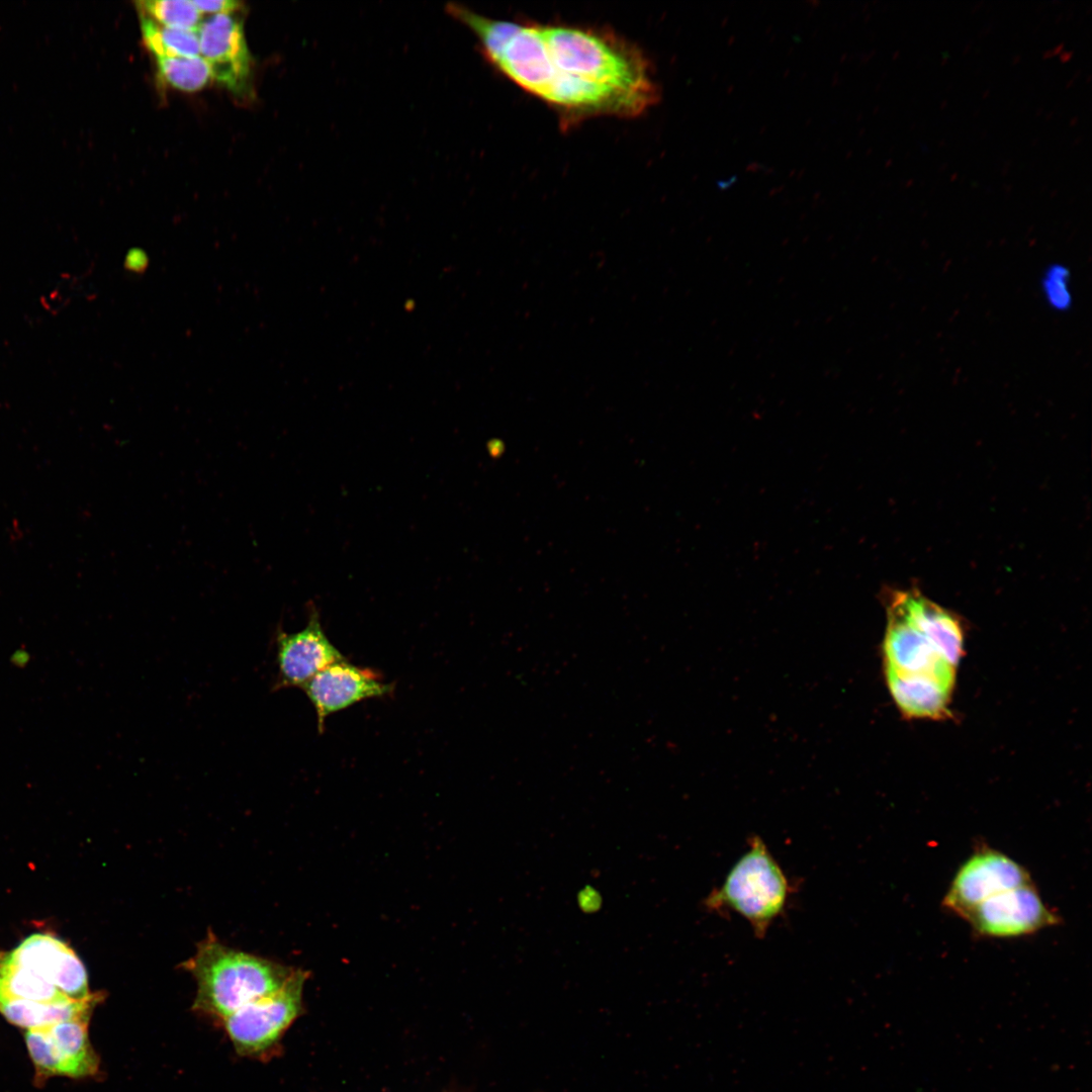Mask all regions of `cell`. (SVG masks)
Listing matches in <instances>:
<instances>
[{"label": "cell", "mask_w": 1092, "mask_h": 1092, "mask_svg": "<svg viewBox=\"0 0 1092 1092\" xmlns=\"http://www.w3.org/2000/svg\"><path fill=\"white\" fill-rule=\"evenodd\" d=\"M124 266L131 272L141 273L145 271L148 266L147 254L140 249L128 251L125 256Z\"/></svg>", "instance_id": "7402d4cb"}, {"label": "cell", "mask_w": 1092, "mask_h": 1092, "mask_svg": "<svg viewBox=\"0 0 1092 1092\" xmlns=\"http://www.w3.org/2000/svg\"><path fill=\"white\" fill-rule=\"evenodd\" d=\"M308 972L294 969L276 991L241 1007L222 1022L237 1054L259 1058L269 1053L303 1010Z\"/></svg>", "instance_id": "277c9868"}, {"label": "cell", "mask_w": 1092, "mask_h": 1092, "mask_svg": "<svg viewBox=\"0 0 1092 1092\" xmlns=\"http://www.w3.org/2000/svg\"><path fill=\"white\" fill-rule=\"evenodd\" d=\"M88 1024L89 1019H73L26 1031L37 1078H86L98 1073L99 1058L90 1042Z\"/></svg>", "instance_id": "5b68a950"}, {"label": "cell", "mask_w": 1092, "mask_h": 1092, "mask_svg": "<svg viewBox=\"0 0 1092 1092\" xmlns=\"http://www.w3.org/2000/svg\"><path fill=\"white\" fill-rule=\"evenodd\" d=\"M911 623L953 667L963 656L964 635L959 619L917 589L895 590Z\"/></svg>", "instance_id": "4fadbf2b"}, {"label": "cell", "mask_w": 1092, "mask_h": 1092, "mask_svg": "<svg viewBox=\"0 0 1092 1092\" xmlns=\"http://www.w3.org/2000/svg\"><path fill=\"white\" fill-rule=\"evenodd\" d=\"M642 53L614 32L537 24L512 46L506 76L553 107L565 124L599 115L635 116L659 89Z\"/></svg>", "instance_id": "6da1fadb"}, {"label": "cell", "mask_w": 1092, "mask_h": 1092, "mask_svg": "<svg viewBox=\"0 0 1092 1092\" xmlns=\"http://www.w3.org/2000/svg\"><path fill=\"white\" fill-rule=\"evenodd\" d=\"M886 599L887 629L883 642L884 666L898 672L927 675L953 689L956 667L911 623L895 590Z\"/></svg>", "instance_id": "ba28073f"}, {"label": "cell", "mask_w": 1092, "mask_h": 1092, "mask_svg": "<svg viewBox=\"0 0 1092 1092\" xmlns=\"http://www.w3.org/2000/svg\"><path fill=\"white\" fill-rule=\"evenodd\" d=\"M196 981L193 1009L223 1021L246 1004L278 990L293 968L234 949L208 931L181 965Z\"/></svg>", "instance_id": "7a4b0ae2"}, {"label": "cell", "mask_w": 1092, "mask_h": 1092, "mask_svg": "<svg viewBox=\"0 0 1092 1092\" xmlns=\"http://www.w3.org/2000/svg\"><path fill=\"white\" fill-rule=\"evenodd\" d=\"M16 965L39 975L72 1000H87L90 993L86 969L76 952L50 934L35 933L7 952Z\"/></svg>", "instance_id": "7c38bea8"}, {"label": "cell", "mask_w": 1092, "mask_h": 1092, "mask_svg": "<svg viewBox=\"0 0 1092 1092\" xmlns=\"http://www.w3.org/2000/svg\"><path fill=\"white\" fill-rule=\"evenodd\" d=\"M0 998L43 1002L70 999L39 975L14 964L7 953L0 954Z\"/></svg>", "instance_id": "2e32d148"}, {"label": "cell", "mask_w": 1092, "mask_h": 1092, "mask_svg": "<svg viewBox=\"0 0 1092 1092\" xmlns=\"http://www.w3.org/2000/svg\"><path fill=\"white\" fill-rule=\"evenodd\" d=\"M317 716V729L324 731L328 716L360 701L391 694L393 686L385 684L375 671L338 660L316 673L302 688Z\"/></svg>", "instance_id": "30bf717a"}, {"label": "cell", "mask_w": 1092, "mask_h": 1092, "mask_svg": "<svg viewBox=\"0 0 1092 1092\" xmlns=\"http://www.w3.org/2000/svg\"><path fill=\"white\" fill-rule=\"evenodd\" d=\"M792 887L783 869L757 835L728 872L719 888L705 900L711 911L738 914L763 937L770 925L785 913Z\"/></svg>", "instance_id": "3957f363"}, {"label": "cell", "mask_w": 1092, "mask_h": 1092, "mask_svg": "<svg viewBox=\"0 0 1092 1092\" xmlns=\"http://www.w3.org/2000/svg\"><path fill=\"white\" fill-rule=\"evenodd\" d=\"M1031 883L1024 867L997 849L983 846L958 869L942 904L963 918L981 902Z\"/></svg>", "instance_id": "8992f818"}, {"label": "cell", "mask_w": 1092, "mask_h": 1092, "mask_svg": "<svg viewBox=\"0 0 1092 1092\" xmlns=\"http://www.w3.org/2000/svg\"><path fill=\"white\" fill-rule=\"evenodd\" d=\"M159 76L169 86L195 92L211 80L210 69L201 56L156 58Z\"/></svg>", "instance_id": "ac0fdd59"}, {"label": "cell", "mask_w": 1092, "mask_h": 1092, "mask_svg": "<svg viewBox=\"0 0 1092 1092\" xmlns=\"http://www.w3.org/2000/svg\"><path fill=\"white\" fill-rule=\"evenodd\" d=\"M140 16L143 40L156 58L200 56L197 31L166 27L147 16Z\"/></svg>", "instance_id": "e0dca14e"}, {"label": "cell", "mask_w": 1092, "mask_h": 1092, "mask_svg": "<svg viewBox=\"0 0 1092 1092\" xmlns=\"http://www.w3.org/2000/svg\"><path fill=\"white\" fill-rule=\"evenodd\" d=\"M884 669L890 694L906 717L939 720L950 715L951 689L927 675Z\"/></svg>", "instance_id": "5bb4252c"}, {"label": "cell", "mask_w": 1092, "mask_h": 1092, "mask_svg": "<svg viewBox=\"0 0 1092 1092\" xmlns=\"http://www.w3.org/2000/svg\"><path fill=\"white\" fill-rule=\"evenodd\" d=\"M343 658L325 634L318 614L312 609L306 626L300 631H277L275 689L303 688L322 669Z\"/></svg>", "instance_id": "8fae6325"}, {"label": "cell", "mask_w": 1092, "mask_h": 1092, "mask_svg": "<svg viewBox=\"0 0 1092 1092\" xmlns=\"http://www.w3.org/2000/svg\"><path fill=\"white\" fill-rule=\"evenodd\" d=\"M1069 270L1060 264L1050 266L1042 277L1041 290L1049 305L1056 310H1065L1072 302L1069 287Z\"/></svg>", "instance_id": "ffe728a7"}, {"label": "cell", "mask_w": 1092, "mask_h": 1092, "mask_svg": "<svg viewBox=\"0 0 1092 1092\" xmlns=\"http://www.w3.org/2000/svg\"><path fill=\"white\" fill-rule=\"evenodd\" d=\"M100 995L55 1002L0 998V1012L12 1024L33 1029L73 1019H89Z\"/></svg>", "instance_id": "9a60e30c"}, {"label": "cell", "mask_w": 1092, "mask_h": 1092, "mask_svg": "<svg viewBox=\"0 0 1092 1092\" xmlns=\"http://www.w3.org/2000/svg\"><path fill=\"white\" fill-rule=\"evenodd\" d=\"M981 936L1008 938L1035 933L1059 923L1033 883L999 893L964 917Z\"/></svg>", "instance_id": "52a82bcc"}, {"label": "cell", "mask_w": 1092, "mask_h": 1092, "mask_svg": "<svg viewBox=\"0 0 1092 1092\" xmlns=\"http://www.w3.org/2000/svg\"><path fill=\"white\" fill-rule=\"evenodd\" d=\"M197 34L211 79L234 94L247 93L252 63L241 21L233 14L212 15L202 20Z\"/></svg>", "instance_id": "9c48e42d"}, {"label": "cell", "mask_w": 1092, "mask_h": 1092, "mask_svg": "<svg viewBox=\"0 0 1092 1092\" xmlns=\"http://www.w3.org/2000/svg\"><path fill=\"white\" fill-rule=\"evenodd\" d=\"M192 3L202 15L233 14L242 5L240 2L233 0H192Z\"/></svg>", "instance_id": "44dd1931"}, {"label": "cell", "mask_w": 1092, "mask_h": 1092, "mask_svg": "<svg viewBox=\"0 0 1092 1092\" xmlns=\"http://www.w3.org/2000/svg\"><path fill=\"white\" fill-rule=\"evenodd\" d=\"M140 15L171 28L197 31L202 14L189 0H143L135 2Z\"/></svg>", "instance_id": "d6986e66"}]
</instances>
